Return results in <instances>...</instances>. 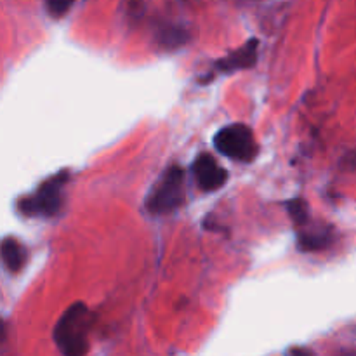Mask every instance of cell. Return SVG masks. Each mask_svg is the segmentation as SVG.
<instances>
[{
	"instance_id": "cell-9",
	"label": "cell",
	"mask_w": 356,
	"mask_h": 356,
	"mask_svg": "<svg viewBox=\"0 0 356 356\" xmlns=\"http://www.w3.org/2000/svg\"><path fill=\"white\" fill-rule=\"evenodd\" d=\"M285 207H287L289 214H291L292 222H294L299 229L305 228V226L308 225L309 209H308V204H306L302 198H294V200H289L287 204H285Z\"/></svg>"
},
{
	"instance_id": "cell-6",
	"label": "cell",
	"mask_w": 356,
	"mask_h": 356,
	"mask_svg": "<svg viewBox=\"0 0 356 356\" xmlns=\"http://www.w3.org/2000/svg\"><path fill=\"white\" fill-rule=\"evenodd\" d=\"M257 47H259V40L257 38H250L247 40L242 47H238L236 51L229 52L226 58L219 59L216 63V70L219 73H225V75H229V73L240 72V70L252 68L257 61Z\"/></svg>"
},
{
	"instance_id": "cell-2",
	"label": "cell",
	"mask_w": 356,
	"mask_h": 356,
	"mask_svg": "<svg viewBox=\"0 0 356 356\" xmlns=\"http://www.w3.org/2000/svg\"><path fill=\"white\" fill-rule=\"evenodd\" d=\"M68 179V170H61V172L51 176L38 186V190L33 195L21 198L19 204H17V211L26 216V218H35V216L51 218V216H56L63 205L65 186Z\"/></svg>"
},
{
	"instance_id": "cell-8",
	"label": "cell",
	"mask_w": 356,
	"mask_h": 356,
	"mask_svg": "<svg viewBox=\"0 0 356 356\" xmlns=\"http://www.w3.org/2000/svg\"><path fill=\"white\" fill-rule=\"evenodd\" d=\"M330 243V233L322 232V229H309V232H299L298 245L302 252H315V250H322L329 247Z\"/></svg>"
},
{
	"instance_id": "cell-5",
	"label": "cell",
	"mask_w": 356,
	"mask_h": 356,
	"mask_svg": "<svg viewBox=\"0 0 356 356\" xmlns=\"http://www.w3.org/2000/svg\"><path fill=\"white\" fill-rule=\"evenodd\" d=\"M193 174L198 186L204 191H216L228 181V170L218 165L216 159L209 153H200L193 162Z\"/></svg>"
},
{
	"instance_id": "cell-4",
	"label": "cell",
	"mask_w": 356,
	"mask_h": 356,
	"mask_svg": "<svg viewBox=\"0 0 356 356\" xmlns=\"http://www.w3.org/2000/svg\"><path fill=\"white\" fill-rule=\"evenodd\" d=\"M214 146L221 155L236 162H254L259 153L252 129L245 124H229L214 136Z\"/></svg>"
},
{
	"instance_id": "cell-3",
	"label": "cell",
	"mask_w": 356,
	"mask_h": 356,
	"mask_svg": "<svg viewBox=\"0 0 356 356\" xmlns=\"http://www.w3.org/2000/svg\"><path fill=\"white\" fill-rule=\"evenodd\" d=\"M184 170L179 165H172L152 188L146 198V209L155 216L170 214L184 204Z\"/></svg>"
},
{
	"instance_id": "cell-1",
	"label": "cell",
	"mask_w": 356,
	"mask_h": 356,
	"mask_svg": "<svg viewBox=\"0 0 356 356\" xmlns=\"http://www.w3.org/2000/svg\"><path fill=\"white\" fill-rule=\"evenodd\" d=\"M94 316L83 302L70 306L54 327V343L66 356H82L89 351V332Z\"/></svg>"
},
{
	"instance_id": "cell-7",
	"label": "cell",
	"mask_w": 356,
	"mask_h": 356,
	"mask_svg": "<svg viewBox=\"0 0 356 356\" xmlns=\"http://www.w3.org/2000/svg\"><path fill=\"white\" fill-rule=\"evenodd\" d=\"M26 249L23 247V243L19 240L13 238H3L2 242V261L3 266L10 271V273H19L23 270V266L26 264Z\"/></svg>"
},
{
	"instance_id": "cell-10",
	"label": "cell",
	"mask_w": 356,
	"mask_h": 356,
	"mask_svg": "<svg viewBox=\"0 0 356 356\" xmlns=\"http://www.w3.org/2000/svg\"><path fill=\"white\" fill-rule=\"evenodd\" d=\"M75 0H45V6L51 16L61 17L63 14H66L70 10V7L73 6Z\"/></svg>"
}]
</instances>
